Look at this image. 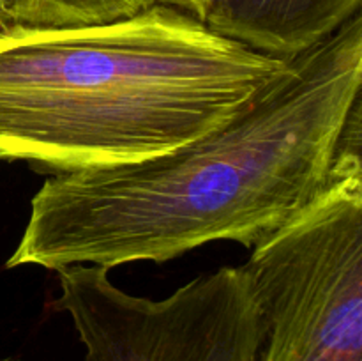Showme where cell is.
Returning a JSON list of instances; mask_svg holds the SVG:
<instances>
[{
    "label": "cell",
    "instance_id": "6da1fadb",
    "mask_svg": "<svg viewBox=\"0 0 362 361\" xmlns=\"http://www.w3.org/2000/svg\"><path fill=\"white\" fill-rule=\"evenodd\" d=\"M361 87L357 13L209 133L141 161L49 177L7 268L112 269L212 241L257 246L327 183Z\"/></svg>",
    "mask_w": 362,
    "mask_h": 361
},
{
    "label": "cell",
    "instance_id": "7a4b0ae2",
    "mask_svg": "<svg viewBox=\"0 0 362 361\" xmlns=\"http://www.w3.org/2000/svg\"><path fill=\"white\" fill-rule=\"evenodd\" d=\"M286 62L165 4L103 25H9L0 163L59 176L165 154L232 119Z\"/></svg>",
    "mask_w": 362,
    "mask_h": 361
},
{
    "label": "cell",
    "instance_id": "3957f363",
    "mask_svg": "<svg viewBox=\"0 0 362 361\" xmlns=\"http://www.w3.org/2000/svg\"><path fill=\"white\" fill-rule=\"evenodd\" d=\"M83 361H258L265 322L244 265L221 268L163 301L131 296L99 265L59 269Z\"/></svg>",
    "mask_w": 362,
    "mask_h": 361
},
{
    "label": "cell",
    "instance_id": "277c9868",
    "mask_svg": "<svg viewBox=\"0 0 362 361\" xmlns=\"http://www.w3.org/2000/svg\"><path fill=\"white\" fill-rule=\"evenodd\" d=\"M362 0H207L204 23L255 52L292 60L361 13Z\"/></svg>",
    "mask_w": 362,
    "mask_h": 361
},
{
    "label": "cell",
    "instance_id": "5b68a950",
    "mask_svg": "<svg viewBox=\"0 0 362 361\" xmlns=\"http://www.w3.org/2000/svg\"><path fill=\"white\" fill-rule=\"evenodd\" d=\"M158 0H0L9 25L62 28L103 25L134 16Z\"/></svg>",
    "mask_w": 362,
    "mask_h": 361
},
{
    "label": "cell",
    "instance_id": "8992f818",
    "mask_svg": "<svg viewBox=\"0 0 362 361\" xmlns=\"http://www.w3.org/2000/svg\"><path fill=\"white\" fill-rule=\"evenodd\" d=\"M158 4H165V6L186 11V13L193 14L198 20H204L205 7H207V0H158Z\"/></svg>",
    "mask_w": 362,
    "mask_h": 361
},
{
    "label": "cell",
    "instance_id": "52a82bcc",
    "mask_svg": "<svg viewBox=\"0 0 362 361\" xmlns=\"http://www.w3.org/2000/svg\"><path fill=\"white\" fill-rule=\"evenodd\" d=\"M6 27H9V23H7V21L4 20L2 16H0V30H4V28H6Z\"/></svg>",
    "mask_w": 362,
    "mask_h": 361
},
{
    "label": "cell",
    "instance_id": "ba28073f",
    "mask_svg": "<svg viewBox=\"0 0 362 361\" xmlns=\"http://www.w3.org/2000/svg\"><path fill=\"white\" fill-rule=\"evenodd\" d=\"M0 16L4 18V20L7 21V18H6V13H4V9H2V6H0ZM7 23H9V21H7Z\"/></svg>",
    "mask_w": 362,
    "mask_h": 361
},
{
    "label": "cell",
    "instance_id": "9c48e42d",
    "mask_svg": "<svg viewBox=\"0 0 362 361\" xmlns=\"http://www.w3.org/2000/svg\"><path fill=\"white\" fill-rule=\"evenodd\" d=\"M2 361H11V360H2Z\"/></svg>",
    "mask_w": 362,
    "mask_h": 361
}]
</instances>
